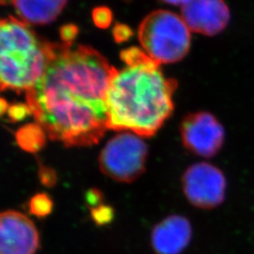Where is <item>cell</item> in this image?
I'll return each instance as SVG.
<instances>
[{
	"label": "cell",
	"instance_id": "obj_1",
	"mask_svg": "<svg viewBox=\"0 0 254 254\" xmlns=\"http://www.w3.org/2000/svg\"><path fill=\"white\" fill-rule=\"evenodd\" d=\"M113 70L91 47L56 43L42 76L26 93L37 125L68 147L97 144L109 129L107 93Z\"/></svg>",
	"mask_w": 254,
	"mask_h": 254
},
{
	"label": "cell",
	"instance_id": "obj_2",
	"mask_svg": "<svg viewBox=\"0 0 254 254\" xmlns=\"http://www.w3.org/2000/svg\"><path fill=\"white\" fill-rule=\"evenodd\" d=\"M125 66L114 68L107 93L108 128L152 136L170 118L177 82L139 48L121 53Z\"/></svg>",
	"mask_w": 254,
	"mask_h": 254
},
{
	"label": "cell",
	"instance_id": "obj_3",
	"mask_svg": "<svg viewBox=\"0 0 254 254\" xmlns=\"http://www.w3.org/2000/svg\"><path fill=\"white\" fill-rule=\"evenodd\" d=\"M55 46L40 40L22 20L0 18V92L27 93L42 76Z\"/></svg>",
	"mask_w": 254,
	"mask_h": 254
},
{
	"label": "cell",
	"instance_id": "obj_4",
	"mask_svg": "<svg viewBox=\"0 0 254 254\" xmlns=\"http://www.w3.org/2000/svg\"><path fill=\"white\" fill-rule=\"evenodd\" d=\"M138 40L143 51L155 63L174 64L190 51V29L179 15L158 9L140 23Z\"/></svg>",
	"mask_w": 254,
	"mask_h": 254
},
{
	"label": "cell",
	"instance_id": "obj_5",
	"mask_svg": "<svg viewBox=\"0 0 254 254\" xmlns=\"http://www.w3.org/2000/svg\"><path fill=\"white\" fill-rule=\"evenodd\" d=\"M148 156L145 142L134 133L125 132L113 136L99 157L102 173L121 183H132L144 173Z\"/></svg>",
	"mask_w": 254,
	"mask_h": 254
},
{
	"label": "cell",
	"instance_id": "obj_6",
	"mask_svg": "<svg viewBox=\"0 0 254 254\" xmlns=\"http://www.w3.org/2000/svg\"><path fill=\"white\" fill-rule=\"evenodd\" d=\"M183 190L194 206L215 208L225 198L226 179L216 166L205 162L194 164L184 173Z\"/></svg>",
	"mask_w": 254,
	"mask_h": 254
},
{
	"label": "cell",
	"instance_id": "obj_7",
	"mask_svg": "<svg viewBox=\"0 0 254 254\" xmlns=\"http://www.w3.org/2000/svg\"><path fill=\"white\" fill-rule=\"evenodd\" d=\"M180 132L185 147L201 157H212L218 154L225 137L221 124L208 112H196L185 117Z\"/></svg>",
	"mask_w": 254,
	"mask_h": 254
},
{
	"label": "cell",
	"instance_id": "obj_8",
	"mask_svg": "<svg viewBox=\"0 0 254 254\" xmlns=\"http://www.w3.org/2000/svg\"><path fill=\"white\" fill-rule=\"evenodd\" d=\"M40 237L35 224L17 211L0 212V254H35Z\"/></svg>",
	"mask_w": 254,
	"mask_h": 254
},
{
	"label": "cell",
	"instance_id": "obj_9",
	"mask_svg": "<svg viewBox=\"0 0 254 254\" xmlns=\"http://www.w3.org/2000/svg\"><path fill=\"white\" fill-rule=\"evenodd\" d=\"M182 18L191 31L214 36L227 27L230 9L224 0H190L183 6Z\"/></svg>",
	"mask_w": 254,
	"mask_h": 254
},
{
	"label": "cell",
	"instance_id": "obj_10",
	"mask_svg": "<svg viewBox=\"0 0 254 254\" xmlns=\"http://www.w3.org/2000/svg\"><path fill=\"white\" fill-rule=\"evenodd\" d=\"M192 235L190 221L181 216H170L153 230L152 244L158 254H180L190 244Z\"/></svg>",
	"mask_w": 254,
	"mask_h": 254
},
{
	"label": "cell",
	"instance_id": "obj_11",
	"mask_svg": "<svg viewBox=\"0 0 254 254\" xmlns=\"http://www.w3.org/2000/svg\"><path fill=\"white\" fill-rule=\"evenodd\" d=\"M19 19L27 25H46L64 10L67 0H11Z\"/></svg>",
	"mask_w": 254,
	"mask_h": 254
},
{
	"label": "cell",
	"instance_id": "obj_12",
	"mask_svg": "<svg viewBox=\"0 0 254 254\" xmlns=\"http://www.w3.org/2000/svg\"><path fill=\"white\" fill-rule=\"evenodd\" d=\"M16 140L24 151L37 153L46 145V132L39 125H28L19 130Z\"/></svg>",
	"mask_w": 254,
	"mask_h": 254
},
{
	"label": "cell",
	"instance_id": "obj_13",
	"mask_svg": "<svg viewBox=\"0 0 254 254\" xmlns=\"http://www.w3.org/2000/svg\"><path fill=\"white\" fill-rule=\"evenodd\" d=\"M28 211L38 218H45L53 210V201L46 193H39L28 201Z\"/></svg>",
	"mask_w": 254,
	"mask_h": 254
},
{
	"label": "cell",
	"instance_id": "obj_14",
	"mask_svg": "<svg viewBox=\"0 0 254 254\" xmlns=\"http://www.w3.org/2000/svg\"><path fill=\"white\" fill-rule=\"evenodd\" d=\"M91 217L98 225H105L114 218V210L109 205L101 204L95 208L91 209Z\"/></svg>",
	"mask_w": 254,
	"mask_h": 254
},
{
	"label": "cell",
	"instance_id": "obj_15",
	"mask_svg": "<svg viewBox=\"0 0 254 254\" xmlns=\"http://www.w3.org/2000/svg\"><path fill=\"white\" fill-rule=\"evenodd\" d=\"M39 177L43 185L46 187H52L57 181V175L54 170L46 166H42L39 171Z\"/></svg>",
	"mask_w": 254,
	"mask_h": 254
},
{
	"label": "cell",
	"instance_id": "obj_16",
	"mask_svg": "<svg viewBox=\"0 0 254 254\" xmlns=\"http://www.w3.org/2000/svg\"><path fill=\"white\" fill-rule=\"evenodd\" d=\"M103 200H104V196L99 190L92 189L86 193V201L90 207L95 208L101 204H103Z\"/></svg>",
	"mask_w": 254,
	"mask_h": 254
},
{
	"label": "cell",
	"instance_id": "obj_17",
	"mask_svg": "<svg viewBox=\"0 0 254 254\" xmlns=\"http://www.w3.org/2000/svg\"><path fill=\"white\" fill-rule=\"evenodd\" d=\"M161 1L171 5H175V6H185L190 0H161Z\"/></svg>",
	"mask_w": 254,
	"mask_h": 254
},
{
	"label": "cell",
	"instance_id": "obj_18",
	"mask_svg": "<svg viewBox=\"0 0 254 254\" xmlns=\"http://www.w3.org/2000/svg\"><path fill=\"white\" fill-rule=\"evenodd\" d=\"M5 109H6V107H5V105L3 104V101H2V102L0 101V115H2V114L4 113Z\"/></svg>",
	"mask_w": 254,
	"mask_h": 254
},
{
	"label": "cell",
	"instance_id": "obj_19",
	"mask_svg": "<svg viewBox=\"0 0 254 254\" xmlns=\"http://www.w3.org/2000/svg\"><path fill=\"white\" fill-rule=\"evenodd\" d=\"M9 2H11V0H0V6L6 5V4H8Z\"/></svg>",
	"mask_w": 254,
	"mask_h": 254
}]
</instances>
